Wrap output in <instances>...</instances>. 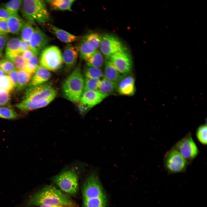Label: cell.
Listing matches in <instances>:
<instances>
[{
	"instance_id": "52a82bcc",
	"label": "cell",
	"mask_w": 207,
	"mask_h": 207,
	"mask_svg": "<svg viewBox=\"0 0 207 207\" xmlns=\"http://www.w3.org/2000/svg\"><path fill=\"white\" fill-rule=\"evenodd\" d=\"M189 164L179 152L172 148L164 157V167L169 174L185 172Z\"/></svg>"
},
{
	"instance_id": "c3c4849f",
	"label": "cell",
	"mask_w": 207,
	"mask_h": 207,
	"mask_svg": "<svg viewBox=\"0 0 207 207\" xmlns=\"http://www.w3.org/2000/svg\"><path fill=\"white\" fill-rule=\"evenodd\" d=\"M4 34H6L0 32V36L2 35H4Z\"/></svg>"
},
{
	"instance_id": "30bf717a",
	"label": "cell",
	"mask_w": 207,
	"mask_h": 207,
	"mask_svg": "<svg viewBox=\"0 0 207 207\" xmlns=\"http://www.w3.org/2000/svg\"><path fill=\"white\" fill-rule=\"evenodd\" d=\"M106 60L110 61L122 75L129 74L132 71V60L126 48L113 54Z\"/></svg>"
},
{
	"instance_id": "ffe728a7",
	"label": "cell",
	"mask_w": 207,
	"mask_h": 207,
	"mask_svg": "<svg viewBox=\"0 0 207 207\" xmlns=\"http://www.w3.org/2000/svg\"><path fill=\"white\" fill-rule=\"evenodd\" d=\"M7 22L9 32L18 35L25 22L18 14L12 15Z\"/></svg>"
},
{
	"instance_id": "836d02e7",
	"label": "cell",
	"mask_w": 207,
	"mask_h": 207,
	"mask_svg": "<svg viewBox=\"0 0 207 207\" xmlns=\"http://www.w3.org/2000/svg\"><path fill=\"white\" fill-rule=\"evenodd\" d=\"M100 80V78H85L84 80V91H97Z\"/></svg>"
},
{
	"instance_id": "7402d4cb",
	"label": "cell",
	"mask_w": 207,
	"mask_h": 207,
	"mask_svg": "<svg viewBox=\"0 0 207 207\" xmlns=\"http://www.w3.org/2000/svg\"><path fill=\"white\" fill-rule=\"evenodd\" d=\"M117 83L103 77L101 80L97 91L109 95L117 90Z\"/></svg>"
},
{
	"instance_id": "ee69618b",
	"label": "cell",
	"mask_w": 207,
	"mask_h": 207,
	"mask_svg": "<svg viewBox=\"0 0 207 207\" xmlns=\"http://www.w3.org/2000/svg\"><path fill=\"white\" fill-rule=\"evenodd\" d=\"M8 40V37L6 34L0 36V53L4 50Z\"/></svg>"
},
{
	"instance_id": "9a60e30c",
	"label": "cell",
	"mask_w": 207,
	"mask_h": 207,
	"mask_svg": "<svg viewBox=\"0 0 207 207\" xmlns=\"http://www.w3.org/2000/svg\"><path fill=\"white\" fill-rule=\"evenodd\" d=\"M29 83V87L43 84L49 79L51 74L50 71L40 65L37 68Z\"/></svg>"
},
{
	"instance_id": "7c38bea8",
	"label": "cell",
	"mask_w": 207,
	"mask_h": 207,
	"mask_svg": "<svg viewBox=\"0 0 207 207\" xmlns=\"http://www.w3.org/2000/svg\"><path fill=\"white\" fill-rule=\"evenodd\" d=\"M49 41L48 37L37 26L28 42L31 49L38 55L46 47Z\"/></svg>"
},
{
	"instance_id": "4316f807",
	"label": "cell",
	"mask_w": 207,
	"mask_h": 207,
	"mask_svg": "<svg viewBox=\"0 0 207 207\" xmlns=\"http://www.w3.org/2000/svg\"><path fill=\"white\" fill-rule=\"evenodd\" d=\"M84 207H106V196L83 200Z\"/></svg>"
},
{
	"instance_id": "681fc988",
	"label": "cell",
	"mask_w": 207,
	"mask_h": 207,
	"mask_svg": "<svg viewBox=\"0 0 207 207\" xmlns=\"http://www.w3.org/2000/svg\"><path fill=\"white\" fill-rule=\"evenodd\" d=\"M2 54L1 53H0V57L1 56Z\"/></svg>"
},
{
	"instance_id": "e0dca14e",
	"label": "cell",
	"mask_w": 207,
	"mask_h": 207,
	"mask_svg": "<svg viewBox=\"0 0 207 207\" xmlns=\"http://www.w3.org/2000/svg\"><path fill=\"white\" fill-rule=\"evenodd\" d=\"M22 39L18 37H12L8 39L5 48L7 58L21 55Z\"/></svg>"
},
{
	"instance_id": "ac0fdd59",
	"label": "cell",
	"mask_w": 207,
	"mask_h": 207,
	"mask_svg": "<svg viewBox=\"0 0 207 207\" xmlns=\"http://www.w3.org/2000/svg\"><path fill=\"white\" fill-rule=\"evenodd\" d=\"M49 30L61 41L66 43H70L77 41L79 37L71 34L54 25H49Z\"/></svg>"
},
{
	"instance_id": "d590c367",
	"label": "cell",
	"mask_w": 207,
	"mask_h": 207,
	"mask_svg": "<svg viewBox=\"0 0 207 207\" xmlns=\"http://www.w3.org/2000/svg\"><path fill=\"white\" fill-rule=\"evenodd\" d=\"M0 68L6 74L9 73L16 68L13 63L7 58L0 61Z\"/></svg>"
},
{
	"instance_id": "6da1fadb",
	"label": "cell",
	"mask_w": 207,
	"mask_h": 207,
	"mask_svg": "<svg viewBox=\"0 0 207 207\" xmlns=\"http://www.w3.org/2000/svg\"><path fill=\"white\" fill-rule=\"evenodd\" d=\"M30 206H41L66 205L74 207L72 200L55 187L47 185L38 191L28 200Z\"/></svg>"
},
{
	"instance_id": "9c48e42d",
	"label": "cell",
	"mask_w": 207,
	"mask_h": 207,
	"mask_svg": "<svg viewBox=\"0 0 207 207\" xmlns=\"http://www.w3.org/2000/svg\"><path fill=\"white\" fill-rule=\"evenodd\" d=\"M172 148L179 152L189 164L199 153L198 148L190 132L176 142Z\"/></svg>"
},
{
	"instance_id": "4fadbf2b",
	"label": "cell",
	"mask_w": 207,
	"mask_h": 207,
	"mask_svg": "<svg viewBox=\"0 0 207 207\" xmlns=\"http://www.w3.org/2000/svg\"><path fill=\"white\" fill-rule=\"evenodd\" d=\"M117 90L121 95L132 96L135 92V80L133 76L123 75L117 83Z\"/></svg>"
},
{
	"instance_id": "7a4b0ae2",
	"label": "cell",
	"mask_w": 207,
	"mask_h": 207,
	"mask_svg": "<svg viewBox=\"0 0 207 207\" xmlns=\"http://www.w3.org/2000/svg\"><path fill=\"white\" fill-rule=\"evenodd\" d=\"M46 3L42 0L23 1L21 7L22 14L28 22L32 24L35 22L44 23L50 17Z\"/></svg>"
},
{
	"instance_id": "f6af8a7d",
	"label": "cell",
	"mask_w": 207,
	"mask_h": 207,
	"mask_svg": "<svg viewBox=\"0 0 207 207\" xmlns=\"http://www.w3.org/2000/svg\"><path fill=\"white\" fill-rule=\"evenodd\" d=\"M0 32L6 34L9 32L7 21L0 20Z\"/></svg>"
},
{
	"instance_id": "60d3db41",
	"label": "cell",
	"mask_w": 207,
	"mask_h": 207,
	"mask_svg": "<svg viewBox=\"0 0 207 207\" xmlns=\"http://www.w3.org/2000/svg\"><path fill=\"white\" fill-rule=\"evenodd\" d=\"M76 103L79 112L83 116H84L90 109L87 106L80 101Z\"/></svg>"
},
{
	"instance_id": "3957f363",
	"label": "cell",
	"mask_w": 207,
	"mask_h": 207,
	"mask_svg": "<svg viewBox=\"0 0 207 207\" xmlns=\"http://www.w3.org/2000/svg\"><path fill=\"white\" fill-rule=\"evenodd\" d=\"M84 80L79 67H76L64 80L62 87L65 97L74 103L80 101L84 91Z\"/></svg>"
},
{
	"instance_id": "f35d334b",
	"label": "cell",
	"mask_w": 207,
	"mask_h": 207,
	"mask_svg": "<svg viewBox=\"0 0 207 207\" xmlns=\"http://www.w3.org/2000/svg\"><path fill=\"white\" fill-rule=\"evenodd\" d=\"M10 99L9 92L0 87V106L7 105Z\"/></svg>"
},
{
	"instance_id": "e575fe53",
	"label": "cell",
	"mask_w": 207,
	"mask_h": 207,
	"mask_svg": "<svg viewBox=\"0 0 207 207\" xmlns=\"http://www.w3.org/2000/svg\"><path fill=\"white\" fill-rule=\"evenodd\" d=\"M18 115L13 109L6 107H0V118L7 119H14L16 118Z\"/></svg>"
},
{
	"instance_id": "b9f144b4",
	"label": "cell",
	"mask_w": 207,
	"mask_h": 207,
	"mask_svg": "<svg viewBox=\"0 0 207 207\" xmlns=\"http://www.w3.org/2000/svg\"><path fill=\"white\" fill-rule=\"evenodd\" d=\"M13 14L4 7L0 8V20L7 21L9 18Z\"/></svg>"
},
{
	"instance_id": "603a6c76",
	"label": "cell",
	"mask_w": 207,
	"mask_h": 207,
	"mask_svg": "<svg viewBox=\"0 0 207 207\" xmlns=\"http://www.w3.org/2000/svg\"><path fill=\"white\" fill-rule=\"evenodd\" d=\"M81 57L86 61L89 59L96 51L92 45L82 40L78 47Z\"/></svg>"
},
{
	"instance_id": "5b68a950",
	"label": "cell",
	"mask_w": 207,
	"mask_h": 207,
	"mask_svg": "<svg viewBox=\"0 0 207 207\" xmlns=\"http://www.w3.org/2000/svg\"><path fill=\"white\" fill-rule=\"evenodd\" d=\"M53 182L64 192L68 194L76 193L78 187V177L74 170H65L53 178Z\"/></svg>"
},
{
	"instance_id": "bcb514c9",
	"label": "cell",
	"mask_w": 207,
	"mask_h": 207,
	"mask_svg": "<svg viewBox=\"0 0 207 207\" xmlns=\"http://www.w3.org/2000/svg\"><path fill=\"white\" fill-rule=\"evenodd\" d=\"M31 49L28 42L22 40L21 46V51L22 52L26 50Z\"/></svg>"
},
{
	"instance_id": "83f0119b",
	"label": "cell",
	"mask_w": 207,
	"mask_h": 207,
	"mask_svg": "<svg viewBox=\"0 0 207 207\" xmlns=\"http://www.w3.org/2000/svg\"><path fill=\"white\" fill-rule=\"evenodd\" d=\"M102 36L97 32H91L86 35L83 40L87 42L96 49L100 47Z\"/></svg>"
},
{
	"instance_id": "74e56055",
	"label": "cell",
	"mask_w": 207,
	"mask_h": 207,
	"mask_svg": "<svg viewBox=\"0 0 207 207\" xmlns=\"http://www.w3.org/2000/svg\"><path fill=\"white\" fill-rule=\"evenodd\" d=\"M0 87L8 91L13 90L14 87L8 75H5L0 78Z\"/></svg>"
},
{
	"instance_id": "1f68e13d",
	"label": "cell",
	"mask_w": 207,
	"mask_h": 207,
	"mask_svg": "<svg viewBox=\"0 0 207 207\" xmlns=\"http://www.w3.org/2000/svg\"><path fill=\"white\" fill-rule=\"evenodd\" d=\"M207 125L203 124L197 128L195 135L198 141L204 145H207Z\"/></svg>"
},
{
	"instance_id": "7dc6e473",
	"label": "cell",
	"mask_w": 207,
	"mask_h": 207,
	"mask_svg": "<svg viewBox=\"0 0 207 207\" xmlns=\"http://www.w3.org/2000/svg\"><path fill=\"white\" fill-rule=\"evenodd\" d=\"M39 207H74L66 205H56V206H41Z\"/></svg>"
},
{
	"instance_id": "484cf974",
	"label": "cell",
	"mask_w": 207,
	"mask_h": 207,
	"mask_svg": "<svg viewBox=\"0 0 207 207\" xmlns=\"http://www.w3.org/2000/svg\"><path fill=\"white\" fill-rule=\"evenodd\" d=\"M18 80L17 88L19 91L24 89L29 83L32 74L24 70H18Z\"/></svg>"
},
{
	"instance_id": "ba28073f",
	"label": "cell",
	"mask_w": 207,
	"mask_h": 207,
	"mask_svg": "<svg viewBox=\"0 0 207 207\" xmlns=\"http://www.w3.org/2000/svg\"><path fill=\"white\" fill-rule=\"evenodd\" d=\"M82 194L83 200L106 196L96 172H91L85 179L83 185Z\"/></svg>"
},
{
	"instance_id": "8d00e7d4",
	"label": "cell",
	"mask_w": 207,
	"mask_h": 207,
	"mask_svg": "<svg viewBox=\"0 0 207 207\" xmlns=\"http://www.w3.org/2000/svg\"><path fill=\"white\" fill-rule=\"evenodd\" d=\"M7 59L13 63L16 68L18 70H24L26 62L23 58L21 55Z\"/></svg>"
},
{
	"instance_id": "f1b7e54d",
	"label": "cell",
	"mask_w": 207,
	"mask_h": 207,
	"mask_svg": "<svg viewBox=\"0 0 207 207\" xmlns=\"http://www.w3.org/2000/svg\"><path fill=\"white\" fill-rule=\"evenodd\" d=\"M34 30V28L32 26V24L28 22H25L20 33L21 39L22 40L29 42Z\"/></svg>"
},
{
	"instance_id": "ab89813d",
	"label": "cell",
	"mask_w": 207,
	"mask_h": 207,
	"mask_svg": "<svg viewBox=\"0 0 207 207\" xmlns=\"http://www.w3.org/2000/svg\"><path fill=\"white\" fill-rule=\"evenodd\" d=\"M8 76L12 83L14 88H17L18 80V70L15 69L8 73Z\"/></svg>"
},
{
	"instance_id": "2e32d148",
	"label": "cell",
	"mask_w": 207,
	"mask_h": 207,
	"mask_svg": "<svg viewBox=\"0 0 207 207\" xmlns=\"http://www.w3.org/2000/svg\"><path fill=\"white\" fill-rule=\"evenodd\" d=\"M79 53L78 47L68 45L64 48L62 55L63 62L68 68L72 67L75 64Z\"/></svg>"
},
{
	"instance_id": "d6986e66",
	"label": "cell",
	"mask_w": 207,
	"mask_h": 207,
	"mask_svg": "<svg viewBox=\"0 0 207 207\" xmlns=\"http://www.w3.org/2000/svg\"><path fill=\"white\" fill-rule=\"evenodd\" d=\"M103 77L117 83L123 75L120 74L109 60L105 62Z\"/></svg>"
},
{
	"instance_id": "5bb4252c",
	"label": "cell",
	"mask_w": 207,
	"mask_h": 207,
	"mask_svg": "<svg viewBox=\"0 0 207 207\" xmlns=\"http://www.w3.org/2000/svg\"><path fill=\"white\" fill-rule=\"evenodd\" d=\"M109 95L97 91H84L80 101L91 108L98 104Z\"/></svg>"
},
{
	"instance_id": "cb8c5ba5",
	"label": "cell",
	"mask_w": 207,
	"mask_h": 207,
	"mask_svg": "<svg viewBox=\"0 0 207 207\" xmlns=\"http://www.w3.org/2000/svg\"><path fill=\"white\" fill-rule=\"evenodd\" d=\"M52 101H47L39 104H34L24 99L21 102L16 105V107L19 109L24 111L32 110L44 107L49 104Z\"/></svg>"
},
{
	"instance_id": "8992f818",
	"label": "cell",
	"mask_w": 207,
	"mask_h": 207,
	"mask_svg": "<svg viewBox=\"0 0 207 207\" xmlns=\"http://www.w3.org/2000/svg\"><path fill=\"white\" fill-rule=\"evenodd\" d=\"M57 95L56 90L50 85L42 84L29 87L26 90L24 100L34 104H39L47 101H52Z\"/></svg>"
},
{
	"instance_id": "7bdbcfd3",
	"label": "cell",
	"mask_w": 207,
	"mask_h": 207,
	"mask_svg": "<svg viewBox=\"0 0 207 207\" xmlns=\"http://www.w3.org/2000/svg\"><path fill=\"white\" fill-rule=\"evenodd\" d=\"M34 54L31 49L26 50L22 52L21 55L24 60L26 62Z\"/></svg>"
},
{
	"instance_id": "f546056e",
	"label": "cell",
	"mask_w": 207,
	"mask_h": 207,
	"mask_svg": "<svg viewBox=\"0 0 207 207\" xmlns=\"http://www.w3.org/2000/svg\"><path fill=\"white\" fill-rule=\"evenodd\" d=\"M85 78H100L103 77V72L100 68L88 67L84 70Z\"/></svg>"
},
{
	"instance_id": "d4e9b609",
	"label": "cell",
	"mask_w": 207,
	"mask_h": 207,
	"mask_svg": "<svg viewBox=\"0 0 207 207\" xmlns=\"http://www.w3.org/2000/svg\"><path fill=\"white\" fill-rule=\"evenodd\" d=\"M86 62L88 67L100 68L103 65L104 59L101 52L96 50Z\"/></svg>"
},
{
	"instance_id": "8fae6325",
	"label": "cell",
	"mask_w": 207,
	"mask_h": 207,
	"mask_svg": "<svg viewBox=\"0 0 207 207\" xmlns=\"http://www.w3.org/2000/svg\"><path fill=\"white\" fill-rule=\"evenodd\" d=\"M99 47L106 59L113 54L125 48L118 38L110 34L102 36Z\"/></svg>"
},
{
	"instance_id": "44dd1931",
	"label": "cell",
	"mask_w": 207,
	"mask_h": 207,
	"mask_svg": "<svg viewBox=\"0 0 207 207\" xmlns=\"http://www.w3.org/2000/svg\"><path fill=\"white\" fill-rule=\"evenodd\" d=\"M74 0H50L46 1L53 9L72 11V6Z\"/></svg>"
},
{
	"instance_id": "4dcf8cb0",
	"label": "cell",
	"mask_w": 207,
	"mask_h": 207,
	"mask_svg": "<svg viewBox=\"0 0 207 207\" xmlns=\"http://www.w3.org/2000/svg\"><path fill=\"white\" fill-rule=\"evenodd\" d=\"M21 0H12L4 4V8L12 14H17L22 2Z\"/></svg>"
},
{
	"instance_id": "277c9868",
	"label": "cell",
	"mask_w": 207,
	"mask_h": 207,
	"mask_svg": "<svg viewBox=\"0 0 207 207\" xmlns=\"http://www.w3.org/2000/svg\"><path fill=\"white\" fill-rule=\"evenodd\" d=\"M39 62L41 66L49 71L58 70L63 62L60 49L54 45L46 47L40 53Z\"/></svg>"
},
{
	"instance_id": "d6a6232c",
	"label": "cell",
	"mask_w": 207,
	"mask_h": 207,
	"mask_svg": "<svg viewBox=\"0 0 207 207\" xmlns=\"http://www.w3.org/2000/svg\"><path fill=\"white\" fill-rule=\"evenodd\" d=\"M37 55L34 54L27 62L24 70L32 74H34L39 66V59Z\"/></svg>"
}]
</instances>
